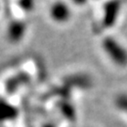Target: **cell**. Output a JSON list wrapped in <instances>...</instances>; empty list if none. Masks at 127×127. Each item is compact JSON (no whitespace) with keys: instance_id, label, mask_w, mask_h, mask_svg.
<instances>
[{"instance_id":"cell-1","label":"cell","mask_w":127,"mask_h":127,"mask_svg":"<svg viewBox=\"0 0 127 127\" xmlns=\"http://www.w3.org/2000/svg\"><path fill=\"white\" fill-rule=\"evenodd\" d=\"M105 53L116 64L124 66L127 64V51L121 43L111 37H106L103 41Z\"/></svg>"},{"instance_id":"cell-2","label":"cell","mask_w":127,"mask_h":127,"mask_svg":"<svg viewBox=\"0 0 127 127\" xmlns=\"http://www.w3.org/2000/svg\"><path fill=\"white\" fill-rule=\"evenodd\" d=\"M120 11V3L119 2H110L104 6V27H112L116 19L118 17Z\"/></svg>"},{"instance_id":"cell-3","label":"cell","mask_w":127,"mask_h":127,"mask_svg":"<svg viewBox=\"0 0 127 127\" xmlns=\"http://www.w3.org/2000/svg\"><path fill=\"white\" fill-rule=\"evenodd\" d=\"M70 9L64 3H56L51 8V17L57 22H65L70 18Z\"/></svg>"},{"instance_id":"cell-4","label":"cell","mask_w":127,"mask_h":127,"mask_svg":"<svg viewBox=\"0 0 127 127\" xmlns=\"http://www.w3.org/2000/svg\"><path fill=\"white\" fill-rule=\"evenodd\" d=\"M26 31V26L22 22L15 21L9 25V30H8V36L9 40L12 41H18L22 39Z\"/></svg>"},{"instance_id":"cell-5","label":"cell","mask_w":127,"mask_h":127,"mask_svg":"<svg viewBox=\"0 0 127 127\" xmlns=\"http://www.w3.org/2000/svg\"><path fill=\"white\" fill-rule=\"evenodd\" d=\"M16 109L10 106L9 104L0 103V121L12 119L16 116Z\"/></svg>"},{"instance_id":"cell-6","label":"cell","mask_w":127,"mask_h":127,"mask_svg":"<svg viewBox=\"0 0 127 127\" xmlns=\"http://www.w3.org/2000/svg\"><path fill=\"white\" fill-rule=\"evenodd\" d=\"M29 76L26 74V73H22V74H19L18 76L12 78L10 81H9V85L7 87V90H9V91H14L13 90L16 89L18 86H20L22 84V82H27L28 81Z\"/></svg>"},{"instance_id":"cell-7","label":"cell","mask_w":127,"mask_h":127,"mask_svg":"<svg viewBox=\"0 0 127 127\" xmlns=\"http://www.w3.org/2000/svg\"><path fill=\"white\" fill-rule=\"evenodd\" d=\"M116 104L121 110L127 114V94H121L116 99Z\"/></svg>"},{"instance_id":"cell-8","label":"cell","mask_w":127,"mask_h":127,"mask_svg":"<svg viewBox=\"0 0 127 127\" xmlns=\"http://www.w3.org/2000/svg\"><path fill=\"white\" fill-rule=\"evenodd\" d=\"M61 109L63 110V114L67 117V118H73L74 117V113H73V108L70 105V104H61Z\"/></svg>"},{"instance_id":"cell-9","label":"cell","mask_w":127,"mask_h":127,"mask_svg":"<svg viewBox=\"0 0 127 127\" xmlns=\"http://www.w3.org/2000/svg\"><path fill=\"white\" fill-rule=\"evenodd\" d=\"M43 127H54L53 125H51V124H46V125H44Z\"/></svg>"}]
</instances>
